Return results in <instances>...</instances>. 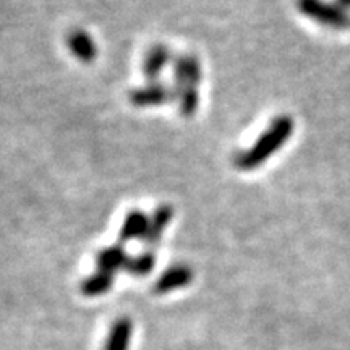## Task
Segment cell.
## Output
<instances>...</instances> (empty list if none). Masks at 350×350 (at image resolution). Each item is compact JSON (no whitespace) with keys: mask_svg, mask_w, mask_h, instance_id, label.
I'll return each mask as SVG.
<instances>
[{"mask_svg":"<svg viewBox=\"0 0 350 350\" xmlns=\"http://www.w3.org/2000/svg\"><path fill=\"white\" fill-rule=\"evenodd\" d=\"M294 119L291 116H287V113L278 116L248 150L235 156V165L240 170L258 169L291 139L292 133H294Z\"/></svg>","mask_w":350,"mask_h":350,"instance_id":"cell-1","label":"cell"},{"mask_svg":"<svg viewBox=\"0 0 350 350\" xmlns=\"http://www.w3.org/2000/svg\"><path fill=\"white\" fill-rule=\"evenodd\" d=\"M295 7L306 18L331 29H350V13L329 0H295Z\"/></svg>","mask_w":350,"mask_h":350,"instance_id":"cell-2","label":"cell"},{"mask_svg":"<svg viewBox=\"0 0 350 350\" xmlns=\"http://www.w3.org/2000/svg\"><path fill=\"white\" fill-rule=\"evenodd\" d=\"M129 100L135 107H159L175 100V90L159 80L148 81L146 85L133 88L129 93Z\"/></svg>","mask_w":350,"mask_h":350,"instance_id":"cell-3","label":"cell"},{"mask_svg":"<svg viewBox=\"0 0 350 350\" xmlns=\"http://www.w3.org/2000/svg\"><path fill=\"white\" fill-rule=\"evenodd\" d=\"M174 90L198 91L201 83V64L195 54H182L175 57L174 62Z\"/></svg>","mask_w":350,"mask_h":350,"instance_id":"cell-4","label":"cell"},{"mask_svg":"<svg viewBox=\"0 0 350 350\" xmlns=\"http://www.w3.org/2000/svg\"><path fill=\"white\" fill-rule=\"evenodd\" d=\"M174 217V208L172 204H159L152 214L150 216V222H148V229H146V234H144V237L142 242L146 245L148 250H151V248H154L159 245L161 239H163L164 235V230L167 229V226L170 224V221H172Z\"/></svg>","mask_w":350,"mask_h":350,"instance_id":"cell-5","label":"cell"},{"mask_svg":"<svg viewBox=\"0 0 350 350\" xmlns=\"http://www.w3.org/2000/svg\"><path fill=\"white\" fill-rule=\"evenodd\" d=\"M172 60V52L167 46L164 44H154L150 49L146 51V54L143 57L142 62V72L143 75L148 78V81H156L159 80L161 73L164 72L165 67Z\"/></svg>","mask_w":350,"mask_h":350,"instance_id":"cell-6","label":"cell"},{"mask_svg":"<svg viewBox=\"0 0 350 350\" xmlns=\"http://www.w3.org/2000/svg\"><path fill=\"white\" fill-rule=\"evenodd\" d=\"M193 281V269L188 265H174L159 275L154 284L156 294H169V292L177 291V288L187 287Z\"/></svg>","mask_w":350,"mask_h":350,"instance_id":"cell-7","label":"cell"},{"mask_svg":"<svg viewBox=\"0 0 350 350\" xmlns=\"http://www.w3.org/2000/svg\"><path fill=\"white\" fill-rule=\"evenodd\" d=\"M67 46L72 55L83 64H90L98 57V47L94 39L85 29L75 28L67 34Z\"/></svg>","mask_w":350,"mask_h":350,"instance_id":"cell-8","label":"cell"},{"mask_svg":"<svg viewBox=\"0 0 350 350\" xmlns=\"http://www.w3.org/2000/svg\"><path fill=\"white\" fill-rule=\"evenodd\" d=\"M148 222H150V216H146L139 209H131L130 213H126L119 232L120 242L126 243L131 240H143L148 229Z\"/></svg>","mask_w":350,"mask_h":350,"instance_id":"cell-9","label":"cell"},{"mask_svg":"<svg viewBox=\"0 0 350 350\" xmlns=\"http://www.w3.org/2000/svg\"><path fill=\"white\" fill-rule=\"evenodd\" d=\"M129 258L130 256L126 255L125 248L122 245H111V247L103 248L96 255V266H98V271L113 274L119 269H125Z\"/></svg>","mask_w":350,"mask_h":350,"instance_id":"cell-10","label":"cell"},{"mask_svg":"<svg viewBox=\"0 0 350 350\" xmlns=\"http://www.w3.org/2000/svg\"><path fill=\"white\" fill-rule=\"evenodd\" d=\"M113 284V274L96 271L94 274L88 275L85 281L81 282V292L86 297H98L106 294L111 291Z\"/></svg>","mask_w":350,"mask_h":350,"instance_id":"cell-11","label":"cell"},{"mask_svg":"<svg viewBox=\"0 0 350 350\" xmlns=\"http://www.w3.org/2000/svg\"><path fill=\"white\" fill-rule=\"evenodd\" d=\"M156 266V255L152 250H144L138 255L130 256L129 262H126L125 271L135 278H144L154 269Z\"/></svg>","mask_w":350,"mask_h":350,"instance_id":"cell-12","label":"cell"},{"mask_svg":"<svg viewBox=\"0 0 350 350\" xmlns=\"http://www.w3.org/2000/svg\"><path fill=\"white\" fill-rule=\"evenodd\" d=\"M131 334V321L126 318H122L113 323L111 334L107 340V350H125L129 345Z\"/></svg>","mask_w":350,"mask_h":350,"instance_id":"cell-13","label":"cell"},{"mask_svg":"<svg viewBox=\"0 0 350 350\" xmlns=\"http://www.w3.org/2000/svg\"><path fill=\"white\" fill-rule=\"evenodd\" d=\"M338 3L342 8H350V0H338Z\"/></svg>","mask_w":350,"mask_h":350,"instance_id":"cell-14","label":"cell"}]
</instances>
